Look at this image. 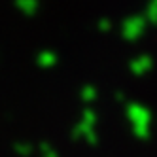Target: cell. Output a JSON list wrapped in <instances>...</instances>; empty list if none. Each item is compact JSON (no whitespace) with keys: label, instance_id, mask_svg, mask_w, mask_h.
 Segmentation results:
<instances>
[{"label":"cell","instance_id":"obj_3","mask_svg":"<svg viewBox=\"0 0 157 157\" xmlns=\"http://www.w3.org/2000/svg\"><path fill=\"white\" fill-rule=\"evenodd\" d=\"M146 29H148V21L142 13L136 15H129L121 21L119 25V34L125 42H136L146 34Z\"/></svg>","mask_w":157,"mask_h":157},{"label":"cell","instance_id":"obj_5","mask_svg":"<svg viewBox=\"0 0 157 157\" xmlns=\"http://www.w3.org/2000/svg\"><path fill=\"white\" fill-rule=\"evenodd\" d=\"M13 6L25 17H34L40 10V0H13Z\"/></svg>","mask_w":157,"mask_h":157},{"label":"cell","instance_id":"obj_7","mask_svg":"<svg viewBox=\"0 0 157 157\" xmlns=\"http://www.w3.org/2000/svg\"><path fill=\"white\" fill-rule=\"evenodd\" d=\"M80 98L83 100L85 104L95 102V100L98 98V89H97L95 85H91V83H85V85L80 89Z\"/></svg>","mask_w":157,"mask_h":157},{"label":"cell","instance_id":"obj_9","mask_svg":"<svg viewBox=\"0 0 157 157\" xmlns=\"http://www.w3.org/2000/svg\"><path fill=\"white\" fill-rule=\"evenodd\" d=\"M38 151H40V155H42V157H59L57 150H55L49 142H42V144L38 146Z\"/></svg>","mask_w":157,"mask_h":157},{"label":"cell","instance_id":"obj_8","mask_svg":"<svg viewBox=\"0 0 157 157\" xmlns=\"http://www.w3.org/2000/svg\"><path fill=\"white\" fill-rule=\"evenodd\" d=\"M13 151L21 157H30L32 151H34V146L29 144V142H15L13 144Z\"/></svg>","mask_w":157,"mask_h":157},{"label":"cell","instance_id":"obj_6","mask_svg":"<svg viewBox=\"0 0 157 157\" xmlns=\"http://www.w3.org/2000/svg\"><path fill=\"white\" fill-rule=\"evenodd\" d=\"M57 63H59V55L53 49H42L36 55V64L40 68H53Z\"/></svg>","mask_w":157,"mask_h":157},{"label":"cell","instance_id":"obj_2","mask_svg":"<svg viewBox=\"0 0 157 157\" xmlns=\"http://www.w3.org/2000/svg\"><path fill=\"white\" fill-rule=\"evenodd\" d=\"M97 112L93 108H85L82 112L80 121L76 123V127L72 129V140H80L83 138L87 144H97L98 142V134H97Z\"/></svg>","mask_w":157,"mask_h":157},{"label":"cell","instance_id":"obj_4","mask_svg":"<svg viewBox=\"0 0 157 157\" xmlns=\"http://www.w3.org/2000/svg\"><path fill=\"white\" fill-rule=\"evenodd\" d=\"M153 57L151 55H148V53H140V55H136L131 63H129V70H131V74L132 76H136V78H142V76H146L151 68H153Z\"/></svg>","mask_w":157,"mask_h":157},{"label":"cell","instance_id":"obj_1","mask_svg":"<svg viewBox=\"0 0 157 157\" xmlns=\"http://www.w3.org/2000/svg\"><path fill=\"white\" fill-rule=\"evenodd\" d=\"M125 117L131 123V131L138 140H148L151 136V123L153 114L148 106L140 102H127L125 106Z\"/></svg>","mask_w":157,"mask_h":157},{"label":"cell","instance_id":"obj_10","mask_svg":"<svg viewBox=\"0 0 157 157\" xmlns=\"http://www.w3.org/2000/svg\"><path fill=\"white\" fill-rule=\"evenodd\" d=\"M112 21L108 19V17H102V19H98V23H97V29H98V32H102V34H108V32L112 30Z\"/></svg>","mask_w":157,"mask_h":157}]
</instances>
